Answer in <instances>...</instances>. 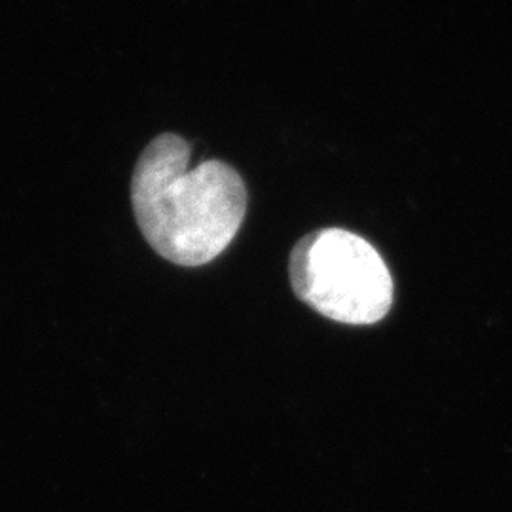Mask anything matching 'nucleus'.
<instances>
[{"label":"nucleus","instance_id":"nucleus-1","mask_svg":"<svg viewBox=\"0 0 512 512\" xmlns=\"http://www.w3.org/2000/svg\"><path fill=\"white\" fill-rule=\"evenodd\" d=\"M183 137L164 133L139 156L131 175V205L148 245L177 266H203L238 236L247 188L232 165L205 160L190 167Z\"/></svg>","mask_w":512,"mask_h":512},{"label":"nucleus","instance_id":"nucleus-2","mask_svg":"<svg viewBox=\"0 0 512 512\" xmlns=\"http://www.w3.org/2000/svg\"><path fill=\"white\" fill-rule=\"evenodd\" d=\"M289 277L298 300L344 325H374L393 306V277L365 238L340 228L311 232L294 245Z\"/></svg>","mask_w":512,"mask_h":512}]
</instances>
